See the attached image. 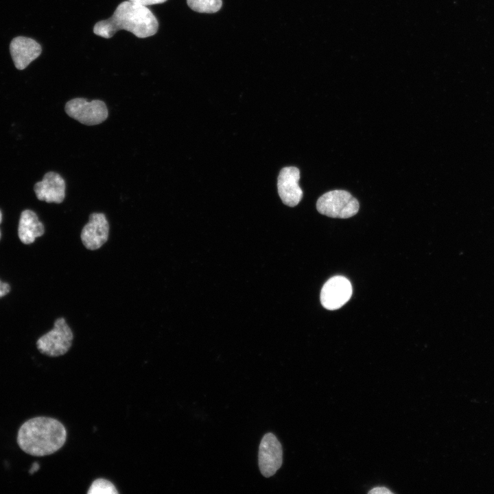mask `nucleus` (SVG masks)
I'll list each match as a JSON object with an SVG mask.
<instances>
[{
	"mask_svg": "<svg viewBox=\"0 0 494 494\" xmlns=\"http://www.w3.org/2000/svg\"><path fill=\"white\" fill-rule=\"evenodd\" d=\"M158 29V21L147 6L128 0L119 3L109 19L96 23L93 32L110 38L117 31L125 30L143 38L154 35Z\"/></svg>",
	"mask_w": 494,
	"mask_h": 494,
	"instance_id": "f257e3e1",
	"label": "nucleus"
},
{
	"mask_svg": "<svg viewBox=\"0 0 494 494\" xmlns=\"http://www.w3.org/2000/svg\"><path fill=\"white\" fill-rule=\"evenodd\" d=\"M67 440V430L57 419L38 416L25 422L17 435V443L26 454L44 456L59 450Z\"/></svg>",
	"mask_w": 494,
	"mask_h": 494,
	"instance_id": "f03ea898",
	"label": "nucleus"
},
{
	"mask_svg": "<svg viewBox=\"0 0 494 494\" xmlns=\"http://www.w3.org/2000/svg\"><path fill=\"white\" fill-rule=\"evenodd\" d=\"M74 334L64 317L58 318L53 328L42 336L36 342L38 351L50 357L66 354L72 346Z\"/></svg>",
	"mask_w": 494,
	"mask_h": 494,
	"instance_id": "7ed1b4c3",
	"label": "nucleus"
},
{
	"mask_svg": "<svg viewBox=\"0 0 494 494\" xmlns=\"http://www.w3.org/2000/svg\"><path fill=\"white\" fill-rule=\"evenodd\" d=\"M359 208L357 199L344 190L326 192L316 202V209L320 214L334 218L351 217L357 214Z\"/></svg>",
	"mask_w": 494,
	"mask_h": 494,
	"instance_id": "20e7f679",
	"label": "nucleus"
},
{
	"mask_svg": "<svg viewBox=\"0 0 494 494\" xmlns=\"http://www.w3.org/2000/svg\"><path fill=\"white\" fill-rule=\"evenodd\" d=\"M66 113L81 124L93 126L102 123L108 117L106 104L99 99L88 102L84 98H74L66 103Z\"/></svg>",
	"mask_w": 494,
	"mask_h": 494,
	"instance_id": "39448f33",
	"label": "nucleus"
},
{
	"mask_svg": "<svg viewBox=\"0 0 494 494\" xmlns=\"http://www.w3.org/2000/svg\"><path fill=\"white\" fill-rule=\"evenodd\" d=\"M110 236V224L103 213L93 212L80 232V239L89 250H96L104 246Z\"/></svg>",
	"mask_w": 494,
	"mask_h": 494,
	"instance_id": "423d86ee",
	"label": "nucleus"
},
{
	"mask_svg": "<svg viewBox=\"0 0 494 494\" xmlns=\"http://www.w3.org/2000/svg\"><path fill=\"white\" fill-rule=\"evenodd\" d=\"M283 462V449L280 442L272 433L266 434L259 448V467L261 474L269 478L280 469Z\"/></svg>",
	"mask_w": 494,
	"mask_h": 494,
	"instance_id": "0eeeda50",
	"label": "nucleus"
},
{
	"mask_svg": "<svg viewBox=\"0 0 494 494\" xmlns=\"http://www.w3.org/2000/svg\"><path fill=\"white\" fill-rule=\"evenodd\" d=\"M351 295L352 286L350 281L344 277L335 276L322 286L320 302L325 309L335 310L342 307Z\"/></svg>",
	"mask_w": 494,
	"mask_h": 494,
	"instance_id": "6e6552de",
	"label": "nucleus"
},
{
	"mask_svg": "<svg viewBox=\"0 0 494 494\" xmlns=\"http://www.w3.org/2000/svg\"><path fill=\"white\" fill-rule=\"evenodd\" d=\"M300 170L293 166L281 169L277 179L279 195L283 203L289 207L296 206L303 198V191L298 185Z\"/></svg>",
	"mask_w": 494,
	"mask_h": 494,
	"instance_id": "1a4fd4ad",
	"label": "nucleus"
},
{
	"mask_svg": "<svg viewBox=\"0 0 494 494\" xmlns=\"http://www.w3.org/2000/svg\"><path fill=\"white\" fill-rule=\"evenodd\" d=\"M65 182L54 172L46 173L41 181L36 183L34 190L39 200L48 203H61L65 198Z\"/></svg>",
	"mask_w": 494,
	"mask_h": 494,
	"instance_id": "9d476101",
	"label": "nucleus"
},
{
	"mask_svg": "<svg viewBox=\"0 0 494 494\" xmlns=\"http://www.w3.org/2000/svg\"><path fill=\"white\" fill-rule=\"evenodd\" d=\"M10 51L15 67L23 70L40 56L42 48L40 45L32 38L17 36L11 41Z\"/></svg>",
	"mask_w": 494,
	"mask_h": 494,
	"instance_id": "9b49d317",
	"label": "nucleus"
},
{
	"mask_svg": "<svg viewBox=\"0 0 494 494\" xmlns=\"http://www.w3.org/2000/svg\"><path fill=\"white\" fill-rule=\"evenodd\" d=\"M44 233V224L36 213L30 209L24 210L21 214L18 228L20 240L25 244H30Z\"/></svg>",
	"mask_w": 494,
	"mask_h": 494,
	"instance_id": "f8f14e48",
	"label": "nucleus"
},
{
	"mask_svg": "<svg viewBox=\"0 0 494 494\" xmlns=\"http://www.w3.org/2000/svg\"><path fill=\"white\" fill-rule=\"evenodd\" d=\"M189 7L200 13H215L222 7V0H187Z\"/></svg>",
	"mask_w": 494,
	"mask_h": 494,
	"instance_id": "ddd939ff",
	"label": "nucleus"
},
{
	"mask_svg": "<svg viewBox=\"0 0 494 494\" xmlns=\"http://www.w3.org/2000/svg\"><path fill=\"white\" fill-rule=\"evenodd\" d=\"M118 493L115 486L104 478L95 480L87 491L88 494H117Z\"/></svg>",
	"mask_w": 494,
	"mask_h": 494,
	"instance_id": "4468645a",
	"label": "nucleus"
},
{
	"mask_svg": "<svg viewBox=\"0 0 494 494\" xmlns=\"http://www.w3.org/2000/svg\"><path fill=\"white\" fill-rule=\"evenodd\" d=\"M137 3L148 6L154 4H159L165 2L167 0H129Z\"/></svg>",
	"mask_w": 494,
	"mask_h": 494,
	"instance_id": "2eb2a0df",
	"label": "nucleus"
},
{
	"mask_svg": "<svg viewBox=\"0 0 494 494\" xmlns=\"http://www.w3.org/2000/svg\"><path fill=\"white\" fill-rule=\"evenodd\" d=\"M10 286L8 283L2 282L0 280V298L5 296L10 292Z\"/></svg>",
	"mask_w": 494,
	"mask_h": 494,
	"instance_id": "dca6fc26",
	"label": "nucleus"
},
{
	"mask_svg": "<svg viewBox=\"0 0 494 494\" xmlns=\"http://www.w3.org/2000/svg\"><path fill=\"white\" fill-rule=\"evenodd\" d=\"M369 493L373 494H389L392 493V491H390L386 487H376L374 489H372L369 492Z\"/></svg>",
	"mask_w": 494,
	"mask_h": 494,
	"instance_id": "f3484780",
	"label": "nucleus"
},
{
	"mask_svg": "<svg viewBox=\"0 0 494 494\" xmlns=\"http://www.w3.org/2000/svg\"><path fill=\"white\" fill-rule=\"evenodd\" d=\"M39 468H40L39 464H38L37 462H34V463L32 464V467H31V469H30V470L29 472H30V474H33V473H34L36 471H38V470L39 469Z\"/></svg>",
	"mask_w": 494,
	"mask_h": 494,
	"instance_id": "a211bd4d",
	"label": "nucleus"
},
{
	"mask_svg": "<svg viewBox=\"0 0 494 494\" xmlns=\"http://www.w3.org/2000/svg\"><path fill=\"white\" fill-rule=\"evenodd\" d=\"M1 221H2V213H1V211H0V224H1ZM0 239H1V231H0Z\"/></svg>",
	"mask_w": 494,
	"mask_h": 494,
	"instance_id": "6ab92c4d",
	"label": "nucleus"
}]
</instances>
